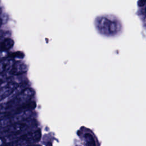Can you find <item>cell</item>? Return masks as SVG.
I'll return each mask as SVG.
<instances>
[{"label": "cell", "mask_w": 146, "mask_h": 146, "mask_svg": "<svg viewBox=\"0 0 146 146\" xmlns=\"http://www.w3.org/2000/svg\"><path fill=\"white\" fill-rule=\"evenodd\" d=\"M11 67V60H6L0 64V73L5 71L7 70L10 69Z\"/></svg>", "instance_id": "cell-6"}, {"label": "cell", "mask_w": 146, "mask_h": 146, "mask_svg": "<svg viewBox=\"0 0 146 146\" xmlns=\"http://www.w3.org/2000/svg\"><path fill=\"white\" fill-rule=\"evenodd\" d=\"M145 12H146V7H145Z\"/></svg>", "instance_id": "cell-10"}, {"label": "cell", "mask_w": 146, "mask_h": 146, "mask_svg": "<svg viewBox=\"0 0 146 146\" xmlns=\"http://www.w3.org/2000/svg\"><path fill=\"white\" fill-rule=\"evenodd\" d=\"M98 27L104 33L114 34L119 30V25L115 21L112 20L107 17L100 18L98 22Z\"/></svg>", "instance_id": "cell-1"}, {"label": "cell", "mask_w": 146, "mask_h": 146, "mask_svg": "<svg viewBox=\"0 0 146 146\" xmlns=\"http://www.w3.org/2000/svg\"><path fill=\"white\" fill-rule=\"evenodd\" d=\"M14 44V41L10 38H6L0 43V50L5 51L11 48Z\"/></svg>", "instance_id": "cell-5"}, {"label": "cell", "mask_w": 146, "mask_h": 146, "mask_svg": "<svg viewBox=\"0 0 146 146\" xmlns=\"http://www.w3.org/2000/svg\"><path fill=\"white\" fill-rule=\"evenodd\" d=\"M28 127L29 124L26 122H17L7 127L3 132L7 135H17L19 133L26 130Z\"/></svg>", "instance_id": "cell-2"}, {"label": "cell", "mask_w": 146, "mask_h": 146, "mask_svg": "<svg viewBox=\"0 0 146 146\" xmlns=\"http://www.w3.org/2000/svg\"><path fill=\"white\" fill-rule=\"evenodd\" d=\"M35 94V91L31 88H26L22 92L21 95L23 96H31Z\"/></svg>", "instance_id": "cell-7"}, {"label": "cell", "mask_w": 146, "mask_h": 146, "mask_svg": "<svg viewBox=\"0 0 146 146\" xmlns=\"http://www.w3.org/2000/svg\"><path fill=\"white\" fill-rule=\"evenodd\" d=\"M27 71V67L26 64L22 63H14L10 68L9 70V74L11 75H19L26 72Z\"/></svg>", "instance_id": "cell-4"}, {"label": "cell", "mask_w": 146, "mask_h": 146, "mask_svg": "<svg viewBox=\"0 0 146 146\" xmlns=\"http://www.w3.org/2000/svg\"><path fill=\"white\" fill-rule=\"evenodd\" d=\"M21 137L26 140L29 145L33 144L34 143L39 141L41 137V132L39 129H38L22 135H21Z\"/></svg>", "instance_id": "cell-3"}, {"label": "cell", "mask_w": 146, "mask_h": 146, "mask_svg": "<svg viewBox=\"0 0 146 146\" xmlns=\"http://www.w3.org/2000/svg\"><path fill=\"white\" fill-rule=\"evenodd\" d=\"M26 146H41L39 144H30V145H26Z\"/></svg>", "instance_id": "cell-8"}, {"label": "cell", "mask_w": 146, "mask_h": 146, "mask_svg": "<svg viewBox=\"0 0 146 146\" xmlns=\"http://www.w3.org/2000/svg\"><path fill=\"white\" fill-rule=\"evenodd\" d=\"M2 19L0 18V27H1V26L2 25Z\"/></svg>", "instance_id": "cell-9"}]
</instances>
